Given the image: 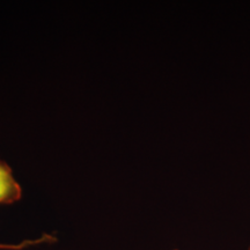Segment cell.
Instances as JSON below:
<instances>
[{
  "label": "cell",
  "instance_id": "3957f363",
  "mask_svg": "<svg viewBox=\"0 0 250 250\" xmlns=\"http://www.w3.org/2000/svg\"><path fill=\"white\" fill-rule=\"evenodd\" d=\"M248 250H250V248H249V249H248Z\"/></svg>",
  "mask_w": 250,
  "mask_h": 250
},
{
  "label": "cell",
  "instance_id": "7a4b0ae2",
  "mask_svg": "<svg viewBox=\"0 0 250 250\" xmlns=\"http://www.w3.org/2000/svg\"><path fill=\"white\" fill-rule=\"evenodd\" d=\"M56 241V237L50 234H44V235L37 237V239H28L23 240L20 243H1L0 242V250H23L30 247H35L43 243H54Z\"/></svg>",
  "mask_w": 250,
  "mask_h": 250
},
{
  "label": "cell",
  "instance_id": "277c9868",
  "mask_svg": "<svg viewBox=\"0 0 250 250\" xmlns=\"http://www.w3.org/2000/svg\"><path fill=\"white\" fill-rule=\"evenodd\" d=\"M174 250H176V249H174Z\"/></svg>",
  "mask_w": 250,
  "mask_h": 250
},
{
  "label": "cell",
  "instance_id": "6da1fadb",
  "mask_svg": "<svg viewBox=\"0 0 250 250\" xmlns=\"http://www.w3.org/2000/svg\"><path fill=\"white\" fill-rule=\"evenodd\" d=\"M21 196L22 188L15 180L11 167L0 160V204H12L20 201Z\"/></svg>",
  "mask_w": 250,
  "mask_h": 250
}]
</instances>
